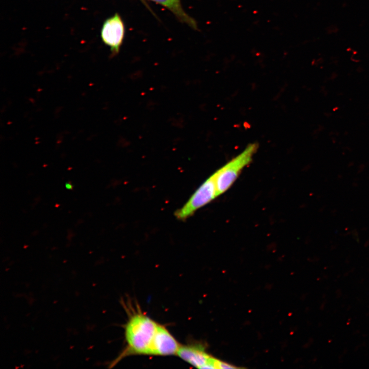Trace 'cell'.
<instances>
[{
    "label": "cell",
    "instance_id": "cell-7",
    "mask_svg": "<svg viewBox=\"0 0 369 369\" xmlns=\"http://www.w3.org/2000/svg\"><path fill=\"white\" fill-rule=\"evenodd\" d=\"M162 5L171 11L181 22L187 24L189 26L197 28V24L195 20L188 15L183 10L180 0H151Z\"/></svg>",
    "mask_w": 369,
    "mask_h": 369
},
{
    "label": "cell",
    "instance_id": "cell-2",
    "mask_svg": "<svg viewBox=\"0 0 369 369\" xmlns=\"http://www.w3.org/2000/svg\"><path fill=\"white\" fill-rule=\"evenodd\" d=\"M258 145H248L239 154L214 173L218 196L229 190L241 173L249 165L257 151Z\"/></svg>",
    "mask_w": 369,
    "mask_h": 369
},
{
    "label": "cell",
    "instance_id": "cell-6",
    "mask_svg": "<svg viewBox=\"0 0 369 369\" xmlns=\"http://www.w3.org/2000/svg\"><path fill=\"white\" fill-rule=\"evenodd\" d=\"M177 355L184 361L199 368H202L213 358L200 345H180Z\"/></svg>",
    "mask_w": 369,
    "mask_h": 369
},
{
    "label": "cell",
    "instance_id": "cell-4",
    "mask_svg": "<svg viewBox=\"0 0 369 369\" xmlns=\"http://www.w3.org/2000/svg\"><path fill=\"white\" fill-rule=\"evenodd\" d=\"M124 22L118 13L109 17L104 23L101 30L102 42L111 49L112 53L117 54L125 36Z\"/></svg>",
    "mask_w": 369,
    "mask_h": 369
},
{
    "label": "cell",
    "instance_id": "cell-1",
    "mask_svg": "<svg viewBox=\"0 0 369 369\" xmlns=\"http://www.w3.org/2000/svg\"><path fill=\"white\" fill-rule=\"evenodd\" d=\"M158 324L141 313L132 316L125 328L126 353L146 354L152 342Z\"/></svg>",
    "mask_w": 369,
    "mask_h": 369
},
{
    "label": "cell",
    "instance_id": "cell-3",
    "mask_svg": "<svg viewBox=\"0 0 369 369\" xmlns=\"http://www.w3.org/2000/svg\"><path fill=\"white\" fill-rule=\"evenodd\" d=\"M217 197H218V195L213 173L197 188L186 203L176 211L175 216L179 219H185Z\"/></svg>",
    "mask_w": 369,
    "mask_h": 369
},
{
    "label": "cell",
    "instance_id": "cell-9",
    "mask_svg": "<svg viewBox=\"0 0 369 369\" xmlns=\"http://www.w3.org/2000/svg\"><path fill=\"white\" fill-rule=\"evenodd\" d=\"M66 187L68 189H71V188H72V186H71V184L70 183H67V184H66Z\"/></svg>",
    "mask_w": 369,
    "mask_h": 369
},
{
    "label": "cell",
    "instance_id": "cell-5",
    "mask_svg": "<svg viewBox=\"0 0 369 369\" xmlns=\"http://www.w3.org/2000/svg\"><path fill=\"white\" fill-rule=\"evenodd\" d=\"M180 346L166 328L158 324L148 355L167 356L177 354Z\"/></svg>",
    "mask_w": 369,
    "mask_h": 369
},
{
    "label": "cell",
    "instance_id": "cell-8",
    "mask_svg": "<svg viewBox=\"0 0 369 369\" xmlns=\"http://www.w3.org/2000/svg\"><path fill=\"white\" fill-rule=\"evenodd\" d=\"M217 368H221V369H227V368H237V367L236 366H234L231 364H230L229 363H227L226 362H224L223 361H221L220 360H217Z\"/></svg>",
    "mask_w": 369,
    "mask_h": 369
}]
</instances>
